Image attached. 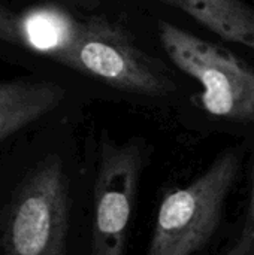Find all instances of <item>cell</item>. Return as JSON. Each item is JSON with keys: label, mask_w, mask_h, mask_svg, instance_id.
Listing matches in <instances>:
<instances>
[{"label": "cell", "mask_w": 254, "mask_h": 255, "mask_svg": "<svg viewBox=\"0 0 254 255\" xmlns=\"http://www.w3.org/2000/svg\"><path fill=\"white\" fill-rule=\"evenodd\" d=\"M238 167L237 154H223L189 185L166 193L147 255H195L201 251L220 224Z\"/></svg>", "instance_id": "obj_1"}, {"label": "cell", "mask_w": 254, "mask_h": 255, "mask_svg": "<svg viewBox=\"0 0 254 255\" xmlns=\"http://www.w3.org/2000/svg\"><path fill=\"white\" fill-rule=\"evenodd\" d=\"M169 60L202 87V108L219 118L254 121V70L232 51L168 21L157 24Z\"/></svg>", "instance_id": "obj_2"}, {"label": "cell", "mask_w": 254, "mask_h": 255, "mask_svg": "<svg viewBox=\"0 0 254 255\" xmlns=\"http://www.w3.org/2000/svg\"><path fill=\"white\" fill-rule=\"evenodd\" d=\"M58 61L132 94L159 97L177 88L162 63L123 28L102 18L79 21L73 42Z\"/></svg>", "instance_id": "obj_3"}, {"label": "cell", "mask_w": 254, "mask_h": 255, "mask_svg": "<svg viewBox=\"0 0 254 255\" xmlns=\"http://www.w3.org/2000/svg\"><path fill=\"white\" fill-rule=\"evenodd\" d=\"M4 221L6 255H64L69 193L57 157L40 161L16 190Z\"/></svg>", "instance_id": "obj_4"}, {"label": "cell", "mask_w": 254, "mask_h": 255, "mask_svg": "<svg viewBox=\"0 0 254 255\" xmlns=\"http://www.w3.org/2000/svg\"><path fill=\"white\" fill-rule=\"evenodd\" d=\"M133 142L105 143L94 179L91 255H124L142 169Z\"/></svg>", "instance_id": "obj_5"}, {"label": "cell", "mask_w": 254, "mask_h": 255, "mask_svg": "<svg viewBox=\"0 0 254 255\" xmlns=\"http://www.w3.org/2000/svg\"><path fill=\"white\" fill-rule=\"evenodd\" d=\"M64 90L48 81H10L0 84V142L55 109Z\"/></svg>", "instance_id": "obj_6"}, {"label": "cell", "mask_w": 254, "mask_h": 255, "mask_svg": "<svg viewBox=\"0 0 254 255\" xmlns=\"http://www.w3.org/2000/svg\"><path fill=\"white\" fill-rule=\"evenodd\" d=\"M228 42L254 51V10L243 0H165Z\"/></svg>", "instance_id": "obj_7"}, {"label": "cell", "mask_w": 254, "mask_h": 255, "mask_svg": "<svg viewBox=\"0 0 254 255\" xmlns=\"http://www.w3.org/2000/svg\"><path fill=\"white\" fill-rule=\"evenodd\" d=\"M79 21L57 7L28 12L21 21V34L28 46L60 60L73 42Z\"/></svg>", "instance_id": "obj_8"}, {"label": "cell", "mask_w": 254, "mask_h": 255, "mask_svg": "<svg viewBox=\"0 0 254 255\" xmlns=\"http://www.w3.org/2000/svg\"><path fill=\"white\" fill-rule=\"evenodd\" d=\"M222 255H254V229L244 227L237 242Z\"/></svg>", "instance_id": "obj_9"}, {"label": "cell", "mask_w": 254, "mask_h": 255, "mask_svg": "<svg viewBox=\"0 0 254 255\" xmlns=\"http://www.w3.org/2000/svg\"><path fill=\"white\" fill-rule=\"evenodd\" d=\"M246 227L254 229V173H253V187H252V194H250V202H249V211H247V223Z\"/></svg>", "instance_id": "obj_10"}, {"label": "cell", "mask_w": 254, "mask_h": 255, "mask_svg": "<svg viewBox=\"0 0 254 255\" xmlns=\"http://www.w3.org/2000/svg\"><path fill=\"white\" fill-rule=\"evenodd\" d=\"M76 1L87 3V4H94V3H100V1H105V0H76Z\"/></svg>", "instance_id": "obj_11"}]
</instances>
